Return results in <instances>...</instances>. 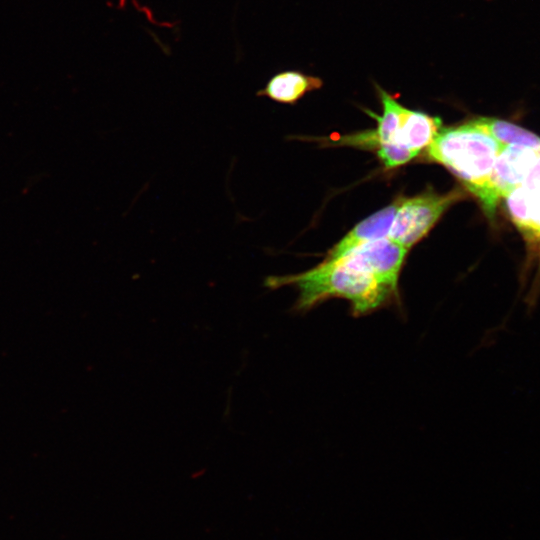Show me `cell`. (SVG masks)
I'll return each instance as SVG.
<instances>
[{"instance_id": "6da1fadb", "label": "cell", "mask_w": 540, "mask_h": 540, "mask_svg": "<svg viewBox=\"0 0 540 540\" xmlns=\"http://www.w3.org/2000/svg\"><path fill=\"white\" fill-rule=\"evenodd\" d=\"M264 286L295 287L298 298L293 310L297 313H306L325 300L342 298L349 302L354 317H362L398 301L399 297L398 290L369 274L324 261L301 273L268 276Z\"/></svg>"}, {"instance_id": "7a4b0ae2", "label": "cell", "mask_w": 540, "mask_h": 540, "mask_svg": "<svg viewBox=\"0 0 540 540\" xmlns=\"http://www.w3.org/2000/svg\"><path fill=\"white\" fill-rule=\"evenodd\" d=\"M504 147L471 121L443 128L427 147L429 158L449 168L476 197L487 184Z\"/></svg>"}, {"instance_id": "3957f363", "label": "cell", "mask_w": 540, "mask_h": 540, "mask_svg": "<svg viewBox=\"0 0 540 540\" xmlns=\"http://www.w3.org/2000/svg\"><path fill=\"white\" fill-rule=\"evenodd\" d=\"M462 198L459 190L445 194L424 192L401 200L388 233V238L406 249L421 240L442 214Z\"/></svg>"}, {"instance_id": "277c9868", "label": "cell", "mask_w": 540, "mask_h": 540, "mask_svg": "<svg viewBox=\"0 0 540 540\" xmlns=\"http://www.w3.org/2000/svg\"><path fill=\"white\" fill-rule=\"evenodd\" d=\"M540 159V150L510 145L497 156L490 178L477 197L489 218H493L496 206L513 190L524 184Z\"/></svg>"}, {"instance_id": "5b68a950", "label": "cell", "mask_w": 540, "mask_h": 540, "mask_svg": "<svg viewBox=\"0 0 540 540\" xmlns=\"http://www.w3.org/2000/svg\"><path fill=\"white\" fill-rule=\"evenodd\" d=\"M408 249L388 237L358 246L345 255L329 261L365 274L398 290L400 270Z\"/></svg>"}, {"instance_id": "8992f818", "label": "cell", "mask_w": 540, "mask_h": 540, "mask_svg": "<svg viewBox=\"0 0 540 540\" xmlns=\"http://www.w3.org/2000/svg\"><path fill=\"white\" fill-rule=\"evenodd\" d=\"M400 201L393 202L358 223L328 251L324 261L337 259L358 246L387 237Z\"/></svg>"}, {"instance_id": "52a82bcc", "label": "cell", "mask_w": 540, "mask_h": 540, "mask_svg": "<svg viewBox=\"0 0 540 540\" xmlns=\"http://www.w3.org/2000/svg\"><path fill=\"white\" fill-rule=\"evenodd\" d=\"M322 86L323 81L317 76L299 70H284L271 76L256 95L277 103L294 105L307 93Z\"/></svg>"}, {"instance_id": "ba28073f", "label": "cell", "mask_w": 540, "mask_h": 540, "mask_svg": "<svg viewBox=\"0 0 540 540\" xmlns=\"http://www.w3.org/2000/svg\"><path fill=\"white\" fill-rule=\"evenodd\" d=\"M440 129V118L403 106L400 126L393 143L419 154L423 148L428 147Z\"/></svg>"}, {"instance_id": "9c48e42d", "label": "cell", "mask_w": 540, "mask_h": 540, "mask_svg": "<svg viewBox=\"0 0 540 540\" xmlns=\"http://www.w3.org/2000/svg\"><path fill=\"white\" fill-rule=\"evenodd\" d=\"M470 121L491 135L503 147L518 145L540 150V137L515 124L490 117H479Z\"/></svg>"}, {"instance_id": "30bf717a", "label": "cell", "mask_w": 540, "mask_h": 540, "mask_svg": "<svg viewBox=\"0 0 540 540\" xmlns=\"http://www.w3.org/2000/svg\"><path fill=\"white\" fill-rule=\"evenodd\" d=\"M380 98L383 114L378 116L372 111H366L377 121V128L371 132L372 141L375 145L393 143L400 126L402 105L387 91L376 85Z\"/></svg>"}, {"instance_id": "8fae6325", "label": "cell", "mask_w": 540, "mask_h": 540, "mask_svg": "<svg viewBox=\"0 0 540 540\" xmlns=\"http://www.w3.org/2000/svg\"><path fill=\"white\" fill-rule=\"evenodd\" d=\"M418 154L404 146L387 143L378 146L377 156L386 168H395L412 160Z\"/></svg>"}]
</instances>
